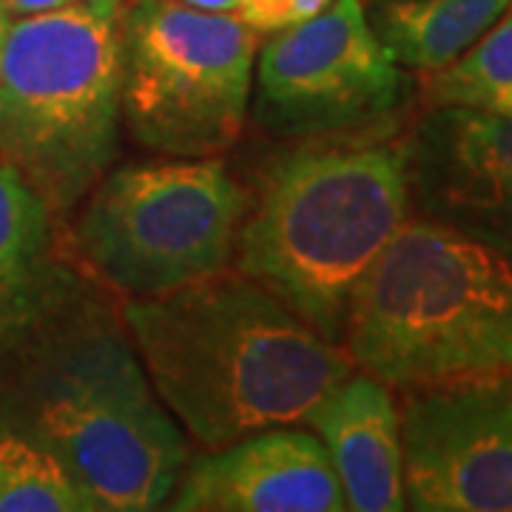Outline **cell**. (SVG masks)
<instances>
[{
    "label": "cell",
    "mask_w": 512,
    "mask_h": 512,
    "mask_svg": "<svg viewBox=\"0 0 512 512\" xmlns=\"http://www.w3.org/2000/svg\"><path fill=\"white\" fill-rule=\"evenodd\" d=\"M0 345L3 419L60 461L94 510L165 507L188 450L106 296L52 259L0 305Z\"/></svg>",
    "instance_id": "obj_1"
},
{
    "label": "cell",
    "mask_w": 512,
    "mask_h": 512,
    "mask_svg": "<svg viewBox=\"0 0 512 512\" xmlns=\"http://www.w3.org/2000/svg\"><path fill=\"white\" fill-rule=\"evenodd\" d=\"M160 402L205 447L302 424L353 373L348 350L225 268L123 308Z\"/></svg>",
    "instance_id": "obj_2"
},
{
    "label": "cell",
    "mask_w": 512,
    "mask_h": 512,
    "mask_svg": "<svg viewBox=\"0 0 512 512\" xmlns=\"http://www.w3.org/2000/svg\"><path fill=\"white\" fill-rule=\"evenodd\" d=\"M353 367L404 393L512 376V265L433 220H404L350 293Z\"/></svg>",
    "instance_id": "obj_3"
},
{
    "label": "cell",
    "mask_w": 512,
    "mask_h": 512,
    "mask_svg": "<svg viewBox=\"0 0 512 512\" xmlns=\"http://www.w3.org/2000/svg\"><path fill=\"white\" fill-rule=\"evenodd\" d=\"M402 146L311 143L276 157L239 225V271L342 345L350 293L407 220Z\"/></svg>",
    "instance_id": "obj_4"
},
{
    "label": "cell",
    "mask_w": 512,
    "mask_h": 512,
    "mask_svg": "<svg viewBox=\"0 0 512 512\" xmlns=\"http://www.w3.org/2000/svg\"><path fill=\"white\" fill-rule=\"evenodd\" d=\"M114 15L74 0L15 18L3 43L0 160L52 214L86 200L120 148Z\"/></svg>",
    "instance_id": "obj_5"
},
{
    "label": "cell",
    "mask_w": 512,
    "mask_h": 512,
    "mask_svg": "<svg viewBox=\"0 0 512 512\" xmlns=\"http://www.w3.org/2000/svg\"><path fill=\"white\" fill-rule=\"evenodd\" d=\"M120 117L137 143L183 160L239 140L254 89L256 32L237 12L126 0L114 15Z\"/></svg>",
    "instance_id": "obj_6"
},
{
    "label": "cell",
    "mask_w": 512,
    "mask_h": 512,
    "mask_svg": "<svg viewBox=\"0 0 512 512\" xmlns=\"http://www.w3.org/2000/svg\"><path fill=\"white\" fill-rule=\"evenodd\" d=\"M245 211L242 185L211 157L123 165L89 191L74 239L114 291L160 296L222 271Z\"/></svg>",
    "instance_id": "obj_7"
},
{
    "label": "cell",
    "mask_w": 512,
    "mask_h": 512,
    "mask_svg": "<svg viewBox=\"0 0 512 512\" xmlns=\"http://www.w3.org/2000/svg\"><path fill=\"white\" fill-rule=\"evenodd\" d=\"M254 74L259 120L291 137L362 134L390 120L407 97V77L362 0H330L319 15L276 32Z\"/></svg>",
    "instance_id": "obj_8"
},
{
    "label": "cell",
    "mask_w": 512,
    "mask_h": 512,
    "mask_svg": "<svg viewBox=\"0 0 512 512\" xmlns=\"http://www.w3.org/2000/svg\"><path fill=\"white\" fill-rule=\"evenodd\" d=\"M404 501L419 512H512V376L407 393Z\"/></svg>",
    "instance_id": "obj_9"
},
{
    "label": "cell",
    "mask_w": 512,
    "mask_h": 512,
    "mask_svg": "<svg viewBox=\"0 0 512 512\" xmlns=\"http://www.w3.org/2000/svg\"><path fill=\"white\" fill-rule=\"evenodd\" d=\"M407 200L424 220L512 265V117L433 106L402 143Z\"/></svg>",
    "instance_id": "obj_10"
},
{
    "label": "cell",
    "mask_w": 512,
    "mask_h": 512,
    "mask_svg": "<svg viewBox=\"0 0 512 512\" xmlns=\"http://www.w3.org/2000/svg\"><path fill=\"white\" fill-rule=\"evenodd\" d=\"M168 510L342 512L348 501L319 436L285 424L185 464Z\"/></svg>",
    "instance_id": "obj_11"
},
{
    "label": "cell",
    "mask_w": 512,
    "mask_h": 512,
    "mask_svg": "<svg viewBox=\"0 0 512 512\" xmlns=\"http://www.w3.org/2000/svg\"><path fill=\"white\" fill-rule=\"evenodd\" d=\"M305 424L325 444L348 510H407L402 413L387 384L367 373H350L313 407Z\"/></svg>",
    "instance_id": "obj_12"
},
{
    "label": "cell",
    "mask_w": 512,
    "mask_h": 512,
    "mask_svg": "<svg viewBox=\"0 0 512 512\" xmlns=\"http://www.w3.org/2000/svg\"><path fill=\"white\" fill-rule=\"evenodd\" d=\"M512 0H379L370 26L404 69L433 74L490 32Z\"/></svg>",
    "instance_id": "obj_13"
},
{
    "label": "cell",
    "mask_w": 512,
    "mask_h": 512,
    "mask_svg": "<svg viewBox=\"0 0 512 512\" xmlns=\"http://www.w3.org/2000/svg\"><path fill=\"white\" fill-rule=\"evenodd\" d=\"M430 106H464L512 117V3L456 63L427 74Z\"/></svg>",
    "instance_id": "obj_14"
},
{
    "label": "cell",
    "mask_w": 512,
    "mask_h": 512,
    "mask_svg": "<svg viewBox=\"0 0 512 512\" xmlns=\"http://www.w3.org/2000/svg\"><path fill=\"white\" fill-rule=\"evenodd\" d=\"M0 512H94L66 467L0 416Z\"/></svg>",
    "instance_id": "obj_15"
},
{
    "label": "cell",
    "mask_w": 512,
    "mask_h": 512,
    "mask_svg": "<svg viewBox=\"0 0 512 512\" xmlns=\"http://www.w3.org/2000/svg\"><path fill=\"white\" fill-rule=\"evenodd\" d=\"M49 217L43 197L0 160V305L26 291L52 262Z\"/></svg>",
    "instance_id": "obj_16"
},
{
    "label": "cell",
    "mask_w": 512,
    "mask_h": 512,
    "mask_svg": "<svg viewBox=\"0 0 512 512\" xmlns=\"http://www.w3.org/2000/svg\"><path fill=\"white\" fill-rule=\"evenodd\" d=\"M330 0H239L237 18L259 32H282L319 15Z\"/></svg>",
    "instance_id": "obj_17"
},
{
    "label": "cell",
    "mask_w": 512,
    "mask_h": 512,
    "mask_svg": "<svg viewBox=\"0 0 512 512\" xmlns=\"http://www.w3.org/2000/svg\"><path fill=\"white\" fill-rule=\"evenodd\" d=\"M74 0H0V6L12 15V18H23V15H37V12H49V9H60Z\"/></svg>",
    "instance_id": "obj_18"
},
{
    "label": "cell",
    "mask_w": 512,
    "mask_h": 512,
    "mask_svg": "<svg viewBox=\"0 0 512 512\" xmlns=\"http://www.w3.org/2000/svg\"><path fill=\"white\" fill-rule=\"evenodd\" d=\"M194 9H205V12H237L239 0H183Z\"/></svg>",
    "instance_id": "obj_19"
},
{
    "label": "cell",
    "mask_w": 512,
    "mask_h": 512,
    "mask_svg": "<svg viewBox=\"0 0 512 512\" xmlns=\"http://www.w3.org/2000/svg\"><path fill=\"white\" fill-rule=\"evenodd\" d=\"M9 26H12V15L0 6V55H3V43H6V35H9Z\"/></svg>",
    "instance_id": "obj_20"
},
{
    "label": "cell",
    "mask_w": 512,
    "mask_h": 512,
    "mask_svg": "<svg viewBox=\"0 0 512 512\" xmlns=\"http://www.w3.org/2000/svg\"><path fill=\"white\" fill-rule=\"evenodd\" d=\"M86 3H92V6H97V9H103V12H111V15H114L126 0H86Z\"/></svg>",
    "instance_id": "obj_21"
}]
</instances>
